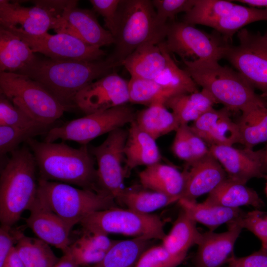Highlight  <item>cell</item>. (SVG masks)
<instances>
[{
	"label": "cell",
	"mask_w": 267,
	"mask_h": 267,
	"mask_svg": "<svg viewBox=\"0 0 267 267\" xmlns=\"http://www.w3.org/2000/svg\"><path fill=\"white\" fill-rule=\"evenodd\" d=\"M130 102L149 106L174 96L154 80L131 77L129 81Z\"/></svg>",
	"instance_id": "obj_37"
},
{
	"label": "cell",
	"mask_w": 267,
	"mask_h": 267,
	"mask_svg": "<svg viewBox=\"0 0 267 267\" xmlns=\"http://www.w3.org/2000/svg\"><path fill=\"white\" fill-rule=\"evenodd\" d=\"M52 267H80V266L75 263L70 255L66 253L64 254Z\"/></svg>",
	"instance_id": "obj_49"
},
{
	"label": "cell",
	"mask_w": 267,
	"mask_h": 267,
	"mask_svg": "<svg viewBox=\"0 0 267 267\" xmlns=\"http://www.w3.org/2000/svg\"><path fill=\"white\" fill-rule=\"evenodd\" d=\"M181 209L196 222L200 223L213 231L220 225L232 223L246 213L240 208L233 209L216 205L197 203L196 201L180 199Z\"/></svg>",
	"instance_id": "obj_27"
},
{
	"label": "cell",
	"mask_w": 267,
	"mask_h": 267,
	"mask_svg": "<svg viewBox=\"0 0 267 267\" xmlns=\"http://www.w3.org/2000/svg\"><path fill=\"white\" fill-rule=\"evenodd\" d=\"M227 226L223 232L210 230L202 233L193 259L195 267H221L227 263L242 229L235 224Z\"/></svg>",
	"instance_id": "obj_21"
},
{
	"label": "cell",
	"mask_w": 267,
	"mask_h": 267,
	"mask_svg": "<svg viewBox=\"0 0 267 267\" xmlns=\"http://www.w3.org/2000/svg\"><path fill=\"white\" fill-rule=\"evenodd\" d=\"M202 234L196 222L181 209L170 231L162 239V244L171 254L185 259L189 249L198 244Z\"/></svg>",
	"instance_id": "obj_30"
},
{
	"label": "cell",
	"mask_w": 267,
	"mask_h": 267,
	"mask_svg": "<svg viewBox=\"0 0 267 267\" xmlns=\"http://www.w3.org/2000/svg\"><path fill=\"white\" fill-rule=\"evenodd\" d=\"M184 259L171 254L161 244L147 248L134 267H177Z\"/></svg>",
	"instance_id": "obj_40"
},
{
	"label": "cell",
	"mask_w": 267,
	"mask_h": 267,
	"mask_svg": "<svg viewBox=\"0 0 267 267\" xmlns=\"http://www.w3.org/2000/svg\"><path fill=\"white\" fill-rule=\"evenodd\" d=\"M74 101L86 115L126 105L130 102L129 81L114 71L84 88Z\"/></svg>",
	"instance_id": "obj_15"
},
{
	"label": "cell",
	"mask_w": 267,
	"mask_h": 267,
	"mask_svg": "<svg viewBox=\"0 0 267 267\" xmlns=\"http://www.w3.org/2000/svg\"><path fill=\"white\" fill-rule=\"evenodd\" d=\"M37 195L71 229L95 212L117 207L113 196L106 192L57 181L38 179Z\"/></svg>",
	"instance_id": "obj_6"
},
{
	"label": "cell",
	"mask_w": 267,
	"mask_h": 267,
	"mask_svg": "<svg viewBox=\"0 0 267 267\" xmlns=\"http://www.w3.org/2000/svg\"><path fill=\"white\" fill-rule=\"evenodd\" d=\"M4 28L17 36L35 53H40L52 59L93 61L102 60L106 55L100 47L89 44L67 34L33 35L14 27Z\"/></svg>",
	"instance_id": "obj_13"
},
{
	"label": "cell",
	"mask_w": 267,
	"mask_h": 267,
	"mask_svg": "<svg viewBox=\"0 0 267 267\" xmlns=\"http://www.w3.org/2000/svg\"><path fill=\"white\" fill-rule=\"evenodd\" d=\"M229 112L225 107L220 109L212 108L193 122L189 127L209 147L241 143L239 126L237 122L231 120Z\"/></svg>",
	"instance_id": "obj_18"
},
{
	"label": "cell",
	"mask_w": 267,
	"mask_h": 267,
	"mask_svg": "<svg viewBox=\"0 0 267 267\" xmlns=\"http://www.w3.org/2000/svg\"><path fill=\"white\" fill-rule=\"evenodd\" d=\"M128 131L119 128L110 133L100 145L89 148L97 162L99 188L111 195L115 200L122 190L127 176L125 167L124 147Z\"/></svg>",
	"instance_id": "obj_14"
},
{
	"label": "cell",
	"mask_w": 267,
	"mask_h": 267,
	"mask_svg": "<svg viewBox=\"0 0 267 267\" xmlns=\"http://www.w3.org/2000/svg\"><path fill=\"white\" fill-rule=\"evenodd\" d=\"M55 126L45 125L34 128H21L0 125V154L2 156L8 153H11L18 149V145L23 142L36 135L46 134Z\"/></svg>",
	"instance_id": "obj_38"
},
{
	"label": "cell",
	"mask_w": 267,
	"mask_h": 267,
	"mask_svg": "<svg viewBox=\"0 0 267 267\" xmlns=\"http://www.w3.org/2000/svg\"><path fill=\"white\" fill-rule=\"evenodd\" d=\"M266 178H267V183H266V194L267 195V175H266Z\"/></svg>",
	"instance_id": "obj_52"
},
{
	"label": "cell",
	"mask_w": 267,
	"mask_h": 267,
	"mask_svg": "<svg viewBox=\"0 0 267 267\" xmlns=\"http://www.w3.org/2000/svg\"><path fill=\"white\" fill-rule=\"evenodd\" d=\"M184 69L197 86L206 89L217 103L230 111L242 112L267 107V101L237 71L214 60L183 61Z\"/></svg>",
	"instance_id": "obj_3"
},
{
	"label": "cell",
	"mask_w": 267,
	"mask_h": 267,
	"mask_svg": "<svg viewBox=\"0 0 267 267\" xmlns=\"http://www.w3.org/2000/svg\"><path fill=\"white\" fill-rule=\"evenodd\" d=\"M176 135L172 144V149L174 154L179 159L189 165L193 162L190 146L185 136L181 126L176 131Z\"/></svg>",
	"instance_id": "obj_47"
},
{
	"label": "cell",
	"mask_w": 267,
	"mask_h": 267,
	"mask_svg": "<svg viewBox=\"0 0 267 267\" xmlns=\"http://www.w3.org/2000/svg\"><path fill=\"white\" fill-rule=\"evenodd\" d=\"M0 125L21 128H34L47 125L39 122L9 99L0 94Z\"/></svg>",
	"instance_id": "obj_39"
},
{
	"label": "cell",
	"mask_w": 267,
	"mask_h": 267,
	"mask_svg": "<svg viewBox=\"0 0 267 267\" xmlns=\"http://www.w3.org/2000/svg\"><path fill=\"white\" fill-rule=\"evenodd\" d=\"M134 121L130 124L124 147L126 175L138 166L146 167L160 162L162 156L156 141Z\"/></svg>",
	"instance_id": "obj_23"
},
{
	"label": "cell",
	"mask_w": 267,
	"mask_h": 267,
	"mask_svg": "<svg viewBox=\"0 0 267 267\" xmlns=\"http://www.w3.org/2000/svg\"><path fill=\"white\" fill-rule=\"evenodd\" d=\"M163 44L166 65L154 80L174 96L199 91L197 84L184 69H181L177 65L167 49L164 42Z\"/></svg>",
	"instance_id": "obj_36"
},
{
	"label": "cell",
	"mask_w": 267,
	"mask_h": 267,
	"mask_svg": "<svg viewBox=\"0 0 267 267\" xmlns=\"http://www.w3.org/2000/svg\"><path fill=\"white\" fill-rule=\"evenodd\" d=\"M151 240L145 237L117 240L103 259L92 267H134L142 254L151 246Z\"/></svg>",
	"instance_id": "obj_33"
},
{
	"label": "cell",
	"mask_w": 267,
	"mask_h": 267,
	"mask_svg": "<svg viewBox=\"0 0 267 267\" xmlns=\"http://www.w3.org/2000/svg\"><path fill=\"white\" fill-rule=\"evenodd\" d=\"M196 0H153L156 12V24L161 29H166L167 21L173 20L179 13H186L195 4Z\"/></svg>",
	"instance_id": "obj_41"
},
{
	"label": "cell",
	"mask_w": 267,
	"mask_h": 267,
	"mask_svg": "<svg viewBox=\"0 0 267 267\" xmlns=\"http://www.w3.org/2000/svg\"><path fill=\"white\" fill-rule=\"evenodd\" d=\"M68 0H36L35 6L25 7L18 1L0 0V24L4 28L14 27L33 35L56 30Z\"/></svg>",
	"instance_id": "obj_12"
},
{
	"label": "cell",
	"mask_w": 267,
	"mask_h": 267,
	"mask_svg": "<svg viewBox=\"0 0 267 267\" xmlns=\"http://www.w3.org/2000/svg\"><path fill=\"white\" fill-rule=\"evenodd\" d=\"M264 160H265V164L266 168L267 170V145L265 148V157H264Z\"/></svg>",
	"instance_id": "obj_51"
},
{
	"label": "cell",
	"mask_w": 267,
	"mask_h": 267,
	"mask_svg": "<svg viewBox=\"0 0 267 267\" xmlns=\"http://www.w3.org/2000/svg\"><path fill=\"white\" fill-rule=\"evenodd\" d=\"M117 240L98 232L82 229L80 237L70 244L67 252L79 266L100 262Z\"/></svg>",
	"instance_id": "obj_29"
},
{
	"label": "cell",
	"mask_w": 267,
	"mask_h": 267,
	"mask_svg": "<svg viewBox=\"0 0 267 267\" xmlns=\"http://www.w3.org/2000/svg\"><path fill=\"white\" fill-rule=\"evenodd\" d=\"M241 134V144L251 148L267 142V107H257L242 112L237 122Z\"/></svg>",
	"instance_id": "obj_34"
},
{
	"label": "cell",
	"mask_w": 267,
	"mask_h": 267,
	"mask_svg": "<svg viewBox=\"0 0 267 267\" xmlns=\"http://www.w3.org/2000/svg\"><path fill=\"white\" fill-rule=\"evenodd\" d=\"M77 1L68 0L62 13L60 23L54 30L75 37L89 44L101 47L115 43L108 30L99 24L93 10L80 8Z\"/></svg>",
	"instance_id": "obj_16"
},
{
	"label": "cell",
	"mask_w": 267,
	"mask_h": 267,
	"mask_svg": "<svg viewBox=\"0 0 267 267\" xmlns=\"http://www.w3.org/2000/svg\"><path fill=\"white\" fill-rule=\"evenodd\" d=\"M235 1L245 4L251 7H265L267 9V0H237Z\"/></svg>",
	"instance_id": "obj_50"
},
{
	"label": "cell",
	"mask_w": 267,
	"mask_h": 267,
	"mask_svg": "<svg viewBox=\"0 0 267 267\" xmlns=\"http://www.w3.org/2000/svg\"><path fill=\"white\" fill-rule=\"evenodd\" d=\"M121 0H90L93 10L101 15L105 26L114 37L118 19Z\"/></svg>",
	"instance_id": "obj_43"
},
{
	"label": "cell",
	"mask_w": 267,
	"mask_h": 267,
	"mask_svg": "<svg viewBox=\"0 0 267 267\" xmlns=\"http://www.w3.org/2000/svg\"><path fill=\"white\" fill-rule=\"evenodd\" d=\"M136 113L126 105L94 113L55 126L46 134L44 141L54 142L58 139L71 140L82 145L135 120Z\"/></svg>",
	"instance_id": "obj_9"
},
{
	"label": "cell",
	"mask_w": 267,
	"mask_h": 267,
	"mask_svg": "<svg viewBox=\"0 0 267 267\" xmlns=\"http://www.w3.org/2000/svg\"><path fill=\"white\" fill-rule=\"evenodd\" d=\"M237 37L238 44H230L223 58L267 101V37L242 29Z\"/></svg>",
	"instance_id": "obj_11"
},
{
	"label": "cell",
	"mask_w": 267,
	"mask_h": 267,
	"mask_svg": "<svg viewBox=\"0 0 267 267\" xmlns=\"http://www.w3.org/2000/svg\"><path fill=\"white\" fill-rule=\"evenodd\" d=\"M37 169L29 147L24 146L11 153L0 171L1 224L13 225L33 203L38 192Z\"/></svg>",
	"instance_id": "obj_4"
},
{
	"label": "cell",
	"mask_w": 267,
	"mask_h": 267,
	"mask_svg": "<svg viewBox=\"0 0 267 267\" xmlns=\"http://www.w3.org/2000/svg\"><path fill=\"white\" fill-rule=\"evenodd\" d=\"M80 224L82 229L106 235L120 234L162 240L166 234L164 223L158 216L118 207L95 212Z\"/></svg>",
	"instance_id": "obj_8"
},
{
	"label": "cell",
	"mask_w": 267,
	"mask_h": 267,
	"mask_svg": "<svg viewBox=\"0 0 267 267\" xmlns=\"http://www.w3.org/2000/svg\"><path fill=\"white\" fill-rule=\"evenodd\" d=\"M216 103L212 95L202 89L201 91L173 96L166 100L165 105L172 110L181 126L194 122Z\"/></svg>",
	"instance_id": "obj_28"
},
{
	"label": "cell",
	"mask_w": 267,
	"mask_h": 267,
	"mask_svg": "<svg viewBox=\"0 0 267 267\" xmlns=\"http://www.w3.org/2000/svg\"><path fill=\"white\" fill-rule=\"evenodd\" d=\"M265 35L267 37V32Z\"/></svg>",
	"instance_id": "obj_53"
},
{
	"label": "cell",
	"mask_w": 267,
	"mask_h": 267,
	"mask_svg": "<svg viewBox=\"0 0 267 267\" xmlns=\"http://www.w3.org/2000/svg\"><path fill=\"white\" fill-rule=\"evenodd\" d=\"M156 19L152 0H122L114 37L115 48L108 58L122 65L128 56L145 43L164 41L166 28H159Z\"/></svg>",
	"instance_id": "obj_5"
},
{
	"label": "cell",
	"mask_w": 267,
	"mask_h": 267,
	"mask_svg": "<svg viewBox=\"0 0 267 267\" xmlns=\"http://www.w3.org/2000/svg\"><path fill=\"white\" fill-rule=\"evenodd\" d=\"M28 210L27 225L39 239L65 253L70 244L71 228L38 195Z\"/></svg>",
	"instance_id": "obj_19"
},
{
	"label": "cell",
	"mask_w": 267,
	"mask_h": 267,
	"mask_svg": "<svg viewBox=\"0 0 267 267\" xmlns=\"http://www.w3.org/2000/svg\"><path fill=\"white\" fill-rule=\"evenodd\" d=\"M203 202L233 209L243 206L259 208L264 204L255 190L228 178L209 193Z\"/></svg>",
	"instance_id": "obj_25"
},
{
	"label": "cell",
	"mask_w": 267,
	"mask_h": 267,
	"mask_svg": "<svg viewBox=\"0 0 267 267\" xmlns=\"http://www.w3.org/2000/svg\"><path fill=\"white\" fill-rule=\"evenodd\" d=\"M178 200L164 193L140 186L124 187L117 198V203L125 205L136 212L150 214Z\"/></svg>",
	"instance_id": "obj_31"
},
{
	"label": "cell",
	"mask_w": 267,
	"mask_h": 267,
	"mask_svg": "<svg viewBox=\"0 0 267 267\" xmlns=\"http://www.w3.org/2000/svg\"><path fill=\"white\" fill-rule=\"evenodd\" d=\"M237 224L254 234L261 241L262 248L267 250V216L258 210L248 213L235 222ZM228 225V224H227Z\"/></svg>",
	"instance_id": "obj_42"
},
{
	"label": "cell",
	"mask_w": 267,
	"mask_h": 267,
	"mask_svg": "<svg viewBox=\"0 0 267 267\" xmlns=\"http://www.w3.org/2000/svg\"><path fill=\"white\" fill-rule=\"evenodd\" d=\"M26 143L34 156L38 179L103 191L98 186L95 159L88 145L74 148L64 141L41 142L34 138L28 139Z\"/></svg>",
	"instance_id": "obj_2"
},
{
	"label": "cell",
	"mask_w": 267,
	"mask_h": 267,
	"mask_svg": "<svg viewBox=\"0 0 267 267\" xmlns=\"http://www.w3.org/2000/svg\"><path fill=\"white\" fill-rule=\"evenodd\" d=\"M180 126L182 128L190 148L193 158L192 163L201 159L210 153L208 145L190 129L189 126L186 125Z\"/></svg>",
	"instance_id": "obj_46"
},
{
	"label": "cell",
	"mask_w": 267,
	"mask_h": 267,
	"mask_svg": "<svg viewBox=\"0 0 267 267\" xmlns=\"http://www.w3.org/2000/svg\"><path fill=\"white\" fill-rule=\"evenodd\" d=\"M165 39L168 51L178 55L182 61H219L231 44L216 31L209 34L183 21L168 23Z\"/></svg>",
	"instance_id": "obj_10"
},
{
	"label": "cell",
	"mask_w": 267,
	"mask_h": 267,
	"mask_svg": "<svg viewBox=\"0 0 267 267\" xmlns=\"http://www.w3.org/2000/svg\"><path fill=\"white\" fill-rule=\"evenodd\" d=\"M134 122L139 128L156 140L176 131L180 126L174 114L161 102L147 106L136 113Z\"/></svg>",
	"instance_id": "obj_32"
},
{
	"label": "cell",
	"mask_w": 267,
	"mask_h": 267,
	"mask_svg": "<svg viewBox=\"0 0 267 267\" xmlns=\"http://www.w3.org/2000/svg\"><path fill=\"white\" fill-rule=\"evenodd\" d=\"M37 58L35 53L24 41L0 26V72L17 73Z\"/></svg>",
	"instance_id": "obj_26"
},
{
	"label": "cell",
	"mask_w": 267,
	"mask_h": 267,
	"mask_svg": "<svg viewBox=\"0 0 267 267\" xmlns=\"http://www.w3.org/2000/svg\"><path fill=\"white\" fill-rule=\"evenodd\" d=\"M121 66L107 57L93 61L56 60L37 57L31 64L17 72L41 83L69 110L76 107L77 94L92 82Z\"/></svg>",
	"instance_id": "obj_1"
},
{
	"label": "cell",
	"mask_w": 267,
	"mask_h": 267,
	"mask_svg": "<svg viewBox=\"0 0 267 267\" xmlns=\"http://www.w3.org/2000/svg\"><path fill=\"white\" fill-rule=\"evenodd\" d=\"M163 42L153 40L136 48L123 61L131 77L154 80L164 68Z\"/></svg>",
	"instance_id": "obj_22"
},
{
	"label": "cell",
	"mask_w": 267,
	"mask_h": 267,
	"mask_svg": "<svg viewBox=\"0 0 267 267\" xmlns=\"http://www.w3.org/2000/svg\"><path fill=\"white\" fill-rule=\"evenodd\" d=\"M210 153L225 170L228 178L246 184L253 178H266L265 148L240 149L232 146H212Z\"/></svg>",
	"instance_id": "obj_17"
},
{
	"label": "cell",
	"mask_w": 267,
	"mask_h": 267,
	"mask_svg": "<svg viewBox=\"0 0 267 267\" xmlns=\"http://www.w3.org/2000/svg\"><path fill=\"white\" fill-rule=\"evenodd\" d=\"M0 92L43 124L54 125L69 110L43 85L22 74L0 72Z\"/></svg>",
	"instance_id": "obj_7"
},
{
	"label": "cell",
	"mask_w": 267,
	"mask_h": 267,
	"mask_svg": "<svg viewBox=\"0 0 267 267\" xmlns=\"http://www.w3.org/2000/svg\"><path fill=\"white\" fill-rule=\"evenodd\" d=\"M0 267H25L18 255L15 247L11 250Z\"/></svg>",
	"instance_id": "obj_48"
},
{
	"label": "cell",
	"mask_w": 267,
	"mask_h": 267,
	"mask_svg": "<svg viewBox=\"0 0 267 267\" xmlns=\"http://www.w3.org/2000/svg\"><path fill=\"white\" fill-rule=\"evenodd\" d=\"M140 185L146 189L164 193L178 200L185 186V174L175 167L160 162L146 167L138 175Z\"/></svg>",
	"instance_id": "obj_24"
},
{
	"label": "cell",
	"mask_w": 267,
	"mask_h": 267,
	"mask_svg": "<svg viewBox=\"0 0 267 267\" xmlns=\"http://www.w3.org/2000/svg\"><path fill=\"white\" fill-rule=\"evenodd\" d=\"M15 247L25 267H52L60 259L54 254L48 244L24 234Z\"/></svg>",
	"instance_id": "obj_35"
},
{
	"label": "cell",
	"mask_w": 267,
	"mask_h": 267,
	"mask_svg": "<svg viewBox=\"0 0 267 267\" xmlns=\"http://www.w3.org/2000/svg\"><path fill=\"white\" fill-rule=\"evenodd\" d=\"M12 226L1 224L0 227V267L2 266L7 256L15 247L23 232L14 229Z\"/></svg>",
	"instance_id": "obj_44"
},
{
	"label": "cell",
	"mask_w": 267,
	"mask_h": 267,
	"mask_svg": "<svg viewBox=\"0 0 267 267\" xmlns=\"http://www.w3.org/2000/svg\"><path fill=\"white\" fill-rule=\"evenodd\" d=\"M185 186L180 199L196 201L199 196L210 193L226 178V173L210 153L189 165H185Z\"/></svg>",
	"instance_id": "obj_20"
},
{
	"label": "cell",
	"mask_w": 267,
	"mask_h": 267,
	"mask_svg": "<svg viewBox=\"0 0 267 267\" xmlns=\"http://www.w3.org/2000/svg\"><path fill=\"white\" fill-rule=\"evenodd\" d=\"M227 267H267V250L261 249L245 257L232 255L228 259Z\"/></svg>",
	"instance_id": "obj_45"
}]
</instances>
